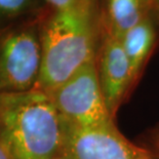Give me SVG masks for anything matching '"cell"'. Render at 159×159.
Instances as JSON below:
<instances>
[{"instance_id": "obj_9", "label": "cell", "mask_w": 159, "mask_h": 159, "mask_svg": "<svg viewBox=\"0 0 159 159\" xmlns=\"http://www.w3.org/2000/svg\"><path fill=\"white\" fill-rule=\"evenodd\" d=\"M38 0H0V20H9L26 15L34 9Z\"/></svg>"}, {"instance_id": "obj_6", "label": "cell", "mask_w": 159, "mask_h": 159, "mask_svg": "<svg viewBox=\"0 0 159 159\" xmlns=\"http://www.w3.org/2000/svg\"><path fill=\"white\" fill-rule=\"evenodd\" d=\"M98 75L104 98L111 114L115 113L134 82L129 60L120 39L104 34L97 57Z\"/></svg>"}, {"instance_id": "obj_8", "label": "cell", "mask_w": 159, "mask_h": 159, "mask_svg": "<svg viewBox=\"0 0 159 159\" xmlns=\"http://www.w3.org/2000/svg\"><path fill=\"white\" fill-rule=\"evenodd\" d=\"M156 40V29L151 16L133 27L120 38L121 44L129 60L134 79L147 62Z\"/></svg>"}, {"instance_id": "obj_11", "label": "cell", "mask_w": 159, "mask_h": 159, "mask_svg": "<svg viewBox=\"0 0 159 159\" xmlns=\"http://www.w3.org/2000/svg\"><path fill=\"white\" fill-rule=\"evenodd\" d=\"M48 4L52 6V9H60L63 7H66L69 5L73 0H45Z\"/></svg>"}, {"instance_id": "obj_10", "label": "cell", "mask_w": 159, "mask_h": 159, "mask_svg": "<svg viewBox=\"0 0 159 159\" xmlns=\"http://www.w3.org/2000/svg\"><path fill=\"white\" fill-rule=\"evenodd\" d=\"M144 147L148 151L150 159H159V127L151 131L148 143Z\"/></svg>"}, {"instance_id": "obj_14", "label": "cell", "mask_w": 159, "mask_h": 159, "mask_svg": "<svg viewBox=\"0 0 159 159\" xmlns=\"http://www.w3.org/2000/svg\"><path fill=\"white\" fill-rule=\"evenodd\" d=\"M48 159H65L62 155H57V156H55V157H52V158H48Z\"/></svg>"}, {"instance_id": "obj_1", "label": "cell", "mask_w": 159, "mask_h": 159, "mask_svg": "<svg viewBox=\"0 0 159 159\" xmlns=\"http://www.w3.org/2000/svg\"><path fill=\"white\" fill-rule=\"evenodd\" d=\"M100 27L99 0H73L52 9L40 27L42 64L34 89L50 93L96 59Z\"/></svg>"}, {"instance_id": "obj_12", "label": "cell", "mask_w": 159, "mask_h": 159, "mask_svg": "<svg viewBox=\"0 0 159 159\" xmlns=\"http://www.w3.org/2000/svg\"><path fill=\"white\" fill-rule=\"evenodd\" d=\"M0 159H16L7 150V148L2 144L1 141H0Z\"/></svg>"}, {"instance_id": "obj_2", "label": "cell", "mask_w": 159, "mask_h": 159, "mask_svg": "<svg viewBox=\"0 0 159 159\" xmlns=\"http://www.w3.org/2000/svg\"><path fill=\"white\" fill-rule=\"evenodd\" d=\"M65 133L66 123L49 93H0V141L16 159L61 155Z\"/></svg>"}, {"instance_id": "obj_7", "label": "cell", "mask_w": 159, "mask_h": 159, "mask_svg": "<svg viewBox=\"0 0 159 159\" xmlns=\"http://www.w3.org/2000/svg\"><path fill=\"white\" fill-rule=\"evenodd\" d=\"M153 0H104L101 21L104 34L120 39L128 30L150 16Z\"/></svg>"}, {"instance_id": "obj_4", "label": "cell", "mask_w": 159, "mask_h": 159, "mask_svg": "<svg viewBox=\"0 0 159 159\" xmlns=\"http://www.w3.org/2000/svg\"><path fill=\"white\" fill-rule=\"evenodd\" d=\"M41 64L40 27L21 24L0 30V93L34 89Z\"/></svg>"}, {"instance_id": "obj_5", "label": "cell", "mask_w": 159, "mask_h": 159, "mask_svg": "<svg viewBox=\"0 0 159 159\" xmlns=\"http://www.w3.org/2000/svg\"><path fill=\"white\" fill-rule=\"evenodd\" d=\"M61 155L65 159H150L146 148L128 141L116 125L96 128L66 125Z\"/></svg>"}, {"instance_id": "obj_13", "label": "cell", "mask_w": 159, "mask_h": 159, "mask_svg": "<svg viewBox=\"0 0 159 159\" xmlns=\"http://www.w3.org/2000/svg\"><path fill=\"white\" fill-rule=\"evenodd\" d=\"M153 8H155V11L159 15V0H153Z\"/></svg>"}, {"instance_id": "obj_3", "label": "cell", "mask_w": 159, "mask_h": 159, "mask_svg": "<svg viewBox=\"0 0 159 159\" xmlns=\"http://www.w3.org/2000/svg\"><path fill=\"white\" fill-rule=\"evenodd\" d=\"M66 125L78 128L115 125L98 75L97 57L49 93Z\"/></svg>"}]
</instances>
